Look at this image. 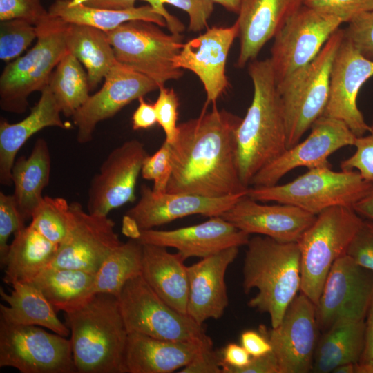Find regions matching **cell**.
I'll return each instance as SVG.
<instances>
[{"instance_id":"obj_9","label":"cell","mask_w":373,"mask_h":373,"mask_svg":"<svg viewBox=\"0 0 373 373\" xmlns=\"http://www.w3.org/2000/svg\"><path fill=\"white\" fill-rule=\"evenodd\" d=\"M120 64L141 73L159 86L184 74L174 59L184 43L180 34H166L155 23L133 20L106 32Z\"/></svg>"},{"instance_id":"obj_13","label":"cell","mask_w":373,"mask_h":373,"mask_svg":"<svg viewBox=\"0 0 373 373\" xmlns=\"http://www.w3.org/2000/svg\"><path fill=\"white\" fill-rule=\"evenodd\" d=\"M373 295V272L347 255L333 264L316 306L318 326L328 329L341 321H365Z\"/></svg>"},{"instance_id":"obj_7","label":"cell","mask_w":373,"mask_h":373,"mask_svg":"<svg viewBox=\"0 0 373 373\" xmlns=\"http://www.w3.org/2000/svg\"><path fill=\"white\" fill-rule=\"evenodd\" d=\"M363 221L351 207H330L316 216L297 242L300 251V291L316 306L333 264L345 254Z\"/></svg>"},{"instance_id":"obj_32","label":"cell","mask_w":373,"mask_h":373,"mask_svg":"<svg viewBox=\"0 0 373 373\" xmlns=\"http://www.w3.org/2000/svg\"><path fill=\"white\" fill-rule=\"evenodd\" d=\"M96 273L48 267L32 281L57 312L77 309L96 293Z\"/></svg>"},{"instance_id":"obj_22","label":"cell","mask_w":373,"mask_h":373,"mask_svg":"<svg viewBox=\"0 0 373 373\" xmlns=\"http://www.w3.org/2000/svg\"><path fill=\"white\" fill-rule=\"evenodd\" d=\"M249 236L221 216H213L202 223L173 230H139L133 238L142 244L174 248L185 260L247 245Z\"/></svg>"},{"instance_id":"obj_17","label":"cell","mask_w":373,"mask_h":373,"mask_svg":"<svg viewBox=\"0 0 373 373\" xmlns=\"http://www.w3.org/2000/svg\"><path fill=\"white\" fill-rule=\"evenodd\" d=\"M309 135L262 169L250 182L252 186L277 184L297 167L308 169L330 166L328 157L347 146H354L356 136L342 121L322 115L311 126Z\"/></svg>"},{"instance_id":"obj_26","label":"cell","mask_w":373,"mask_h":373,"mask_svg":"<svg viewBox=\"0 0 373 373\" xmlns=\"http://www.w3.org/2000/svg\"><path fill=\"white\" fill-rule=\"evenodd\" d=\"M213 343L162 340L129 333L124 357L125 373H171L186 366Z\"/></svg>"},{"instance_id":"obj_42","label":"cell","mask_w":373,"mask_h":373,"mask_svg":"<svg viewBox=\"0 0 373 373\" xmlns=\"http://www.w3.org/2000/svg\"><path fill=\"white\" fill-rule=\"evenodd\" d=\"M343 32L344 37L359 53L373 61V10L352 18Z\"/></svg>"},{"instance_id":"obj_38","label":"cell","mask_w":373,"mask_h":373,"mask_svg":"<svg viewBox=\"0 0 373 373\" xmlns=\"http://www.w3.org/2000/svg\"><path fill=\"white\" fill-rule=\"evenodd\" d=\"M30 224L50 242L59 245L72 222L70 204L60 197L44 196L31 216Z\"/></svg>"},{"instance_id":"obj_49","label":"cell","mask_w":373,"mask_h":373,"mask_svg":"<svg viewBox=\"0 0 373 373\" xmlns=\"http://www.w3.org/2000/svg\"><path fill=\"white\" fill-rule=\"evenodd\" d=\"M222 358L213 350V346L202 350L180 373H222Z\"/></svg>"},{"instance_id":"obj_45","label":"cell","mask_w":373,"mask_h":373,"mask_svg":"<svg viewBox=\"0 0 373 373\" xmlns=\"http://www.w3.org/2000/svg\"><path fill=\"white\" fill-rule=\"evenodd\" d=\"M345 254L357 265L373 272V221L363 220Z\"/></svg>"},{"instance_id":"obj_6","label":"cell","mask_w":373,"mask_h":373,"mask_svg":"<svg viewBox=\"0 0 373 373\" xmlns=\"http://www.w3.org/2000/svg\"><path fill=\"white\" fill-rule=\"evenodd\" d=\"M373 189L357 171H334L330 166L308 169L284 184L249 186L247 195L258 202L298 207L312 214L336 206L351 207Z\"/></svg>"},{"instance_id":"obj_56","label":"cell","mask_w":373,"mask_h":373,"mask_svg":"<svg viewBox=\"0 0 373 373\" xmlns=\"http://www.w3.org/2000/svg\"><path fill=\"white\" fill-rule=\"evenodd\" d=\"M352 208L361 216L373 221V189L356 202Z\"/></svg>"},{"instance_id":"obj_23","label":"cell","mask_w":373,"mask_h":373,"mask_svg":"<svg viewBox=\"0 0 373 373\" xmlns=\"http://www.w3.org/2000/svg\"><path fill=\"white\" fill-rule=\"evenodd\" d=\"M248 234H258L283 242H297L316 215L288 204H264L247 194L221 216Z\"/></svg>"},{"instance_id":"obj_11","label":"cell","mask_w":373,"mask_h":373,"mask_svg":"<svg viewBox=\"0 0 373 373\" xmlns=\"http://www.w3.org/2000/svg\"><path fill=\"white\" fill-rule=\"evenodd\" d=\"M343 23L336 15L302 6L274 37L269 59L276 85L312 61Z\"/></svg>"},{"instance_id":"obj_58","label":"cell","mask_w":373,"mask_h":373,"mask_svg":"<svg viewBox=\"0 0 373 373\" xmlns=\"http://www.w3.org/2000/svg\"><path fill=\"white\" fill-rule=\"evenodd\" d=\"M357 364V363H356ZM356 363H345L336 367L332 372L334 373H356Z\"/></svg>"},{"instance_id":"obj_55","label":"cell","mask_w":373,"mask_h":373,"mask_svg":"<svg viewBox=\"0 0 373 373\" xmlns=\"http://www.w3.org/2000/svg\"><path fill=\"white\" fill-rule=\"evenodd\" d=\"M137 0H73L72 3H82L86 6L115 10H124L135 7Z\"/></svg>"},{"instance_id":"obj_50","label":"cell","mask_w":373,"mask_h":373,"mask_svg":"<svg viewBox=\"0 0 373 373\" xmlns=\"http://www.w3.org/2000/svg\"><path fill=\"white\" fill-rule=\"evenodd\" d=\"M222 373H279L277 358L273 352L259 357H251L245 367L238 369L221 364Z\"/></svg>"},{"instance_id":"obj_40","label":"cell","mask_w":373,"mask_h":373,"mask_svg":"<svg viewBox=\"0 0 373 373\" xmlns=\"http://www.w3.org/2000/svg\"><path fill=\"white\" fill-rule=\"evenodd\" d=\"M172 171L170 145L164 141L153 155H148L144 159L141 175L144 179L153 182L154 193H163L167 191Z\"/></svg>"},{"instance_id":"obj_33","label":"cell","mask_w":373,"mask_h":373,"mask_svg":"<svg viewBox=\"0 0 373 373\" xmlns=\"http://www.w3.org/2000/svg\"><path fill=\"white\" fill-rule=\"evenodd\" d=\"M365 321H341L327 329L316 347L312 372H332L343 364L358 363L365 344Z\"/></svg>"},{"instance_id":"obj_54","label":"cell","mask_w":373,"mask_h":373,"mask_svg":"<svg viewBox=\"0 0 373 373\" xmlns=\"http://www.w3.org/2000/svg\"><path fill=\"white\" fill-rule=\"evenodd\" d=\"M221 364L233 369L246 366L251 356L240 345L229 343L222 350Z\"/></svg>"},{"instance_id":"obj_39","label":"cell","mask_w":373,"mask_h":373,"mask_svg":"<svg viewBox=\"0 0 373 373\" xmlns=\"http://www.w3.org/2000/svg\"><path fill=\"white\" fill-rule=\"evenodd\" d=\"M37 38L35 25L23 19L1 21L0 59L10 61L20 55Z\"/></svg>"},{"instance_id":"obj_15","label":"cell","mask_w":373,"mask_h":373,"mask_svg":"<svg viewBox=\"0 0 373 373\" xmlns=\"http://www.w3.org/2000/svg\"><path fill=\"white\" fill-rule=\"evenodd\" d=\"M318 326L316 305L301 293L291 301L278 326L270 329L260 327L272 347L279 373L312 372Z\"/></svg>"},{"instance_id":"obj_51","label":"cell","mask_w":373,"mask_h":373,"mask_svg":"<svg viewBox=\"0 0 373 373\" xmlns=\"http://www.w3.org/2000/svg\"><path fill=\"white\" fill-rule=\"evenodd\" d=\"M365 318L364 348L356 373H367L373 369V295Z\"/></svg>"},{"instance_id":"obj_46","label":"cell","mask_w":373,"mask_h":373,"mask_svg":"<svg viewBox=\"0 0 373 373\" xmlns=\"http://www.w3.org/2000/svg\"><path fill=\"white\" fill-rule=\"evenodd\" d=\"M49 15L41 0H0V21L23 19L37 25Z\"/></svg>"},{"instance_id":"obj_25","label":"cell","mask_w":373,"mask_h":373,"mask_svg":"<svg viewBox=\"0 0 373 373\" xmlns=\"http://www.w3.org/2000/svg\"><path fill=\"white\" fill-rule=\"evenodd\" d=\"M305 0H242L238 17L240 52L237 66L255 60L263 46L304 5Z\"/></svg>"},{"instance_id":"obj_29","label":"cell","mask_w":373,"mask_h":373,"mask_svg":"<svg viewBox=\"0 0 373 373\" xmlns=\"http://www.w3.org/2000/svg\"><path fill=\"white\" fill-rule=\"evenodd\" d=\"M10 294L0 288L1 299L8 305H0V320L18 325L44 327L68 337L70 330L57 315V311L43 293L32 282L17 281Z\"/></svg>"},{"instance_id":"obj_24","label":"cell","mask_w":373,"mask_h":373,"mask_svg":"<svg viewBox=\"0 0 373 373\" xmlns=\"http://www.w3.org/2000/svg\"><path fill=\"white\" fill-rule=\"evenodd\" d=\"M231 247L187 267L189 295L186 314L203 325L208 319H218L228 303L225 274L238 254Z\"/></svg>"},{"instance_id":"obj_43","label":"cell","mask_w":373,"mask_h":373,"mask_svg":"<svg viewBox=\"0 0 373 373\" xmlns=\"http://www.w3.org/2000/svg\"><path fill=\"white\" fill-rule=\"evenodd\" d=\"M368 134L356 137L354 153L341 162V170L357 171L365 180L373 182V117Z\"/></svg>"},{"instance_id":"obj_19","label":"cell","mask_w":373,"mask_h":373,"mask_svg":"<svg viewBox=\"0 0 373 373\" xmlns=\"http://www.w3.org/2000/svg\"><path fill=\"white\" fill-rule=\"evenodd\" d=\"M373 76V61L343 37L332 65L328 102L323 115L343 122L356 137L370 128L357 106L361 86Z\"/></svg>"},{"instance_id":"obj_57","label":"cell","mask_w":373,"mask_h":373,"mask_svg":"<svg viewBox=\"0 0 373 373\" xmlns=\"http://www.w3.org/2000/svg\"><path fill=\"white\" fill-rule=\"evenodd\" d=\"M223 6L227 10L238 14L242 0H211Z\"/></svg>"},{"instance_id":"obj_44","label":"cell","mask_w":373,"mask_h":373,"mask_svg":"<svg viewBox=\"0 0 373 373\" xmlns=\"http://www.w3.org/2000/svg\"><path fill=\"white\" fill-rule=\"evenodd\" d=\"M12 195L0 192V261L3 265L7 255L10 236L25 227Z\"/></svg>"},{"instance_id":"obj_47","label":"cell","mask_w":373,"mask_h":373,"mask_svg":"<svg viewBox=\"0 0 373 373\" xmlns=\"http://www.w3.org/2000/svg\"><path fill=\"white\" fill-rule=\"evenodd\" d=\"M304 5L336 15L344 23L373 10V0H305Z\"/></svg>"},{"instance_id":"obj_1","label":"cell","mask_w":373,"mask_h":373,"mask_svg":"<svg viewBox=\"0 0 373 373\" xmlns=\"http://www.w3.org/2000/svg\"><path fill=\"white\" fill-rule=\"evenodd\" d=\"M242 118L216 106L178 124L170 145L172 174L166 192L221 198L247 193L239 176L236 131Z\"/></svg>"},{"instance_id":"obj_31","label":"cell","mask_w":373,"mask_h":373,"mask_svg":"<svg viewBox=\"0 0 373 373\" xmlns=\"http://www.w3.org/2000/svg\"><path fill=\"white\" fill-rule=\"evenodd\" d=\"M51 169L50 153L48 142L38 138L28 157L21 156L12 169V194L17 209L26 221L31 216L44 196V189L48 184Z\"/></svg>"},{"instance_id":"obj_18","label":"cell","mask_w":373,"mask_h":373,"mask_svg":"<svg viewBox=\"0 0 373 373\" xmlns=\"http://www.w3.org/2000/svg\"><path fill=\"white\" fill-rule=\"evenodd\" d=\"M148 153L137 140L124 142L107 155L90 181L87 211L108 216L110 211L133 202L135 186Z\"/></svg>"},{"instance_id":"obj_4","label":"cell","mask_w":373,"mask_h":373,"mask_svg":"<svg viewBox=\"0 0 373 373\" xmlns=\"http://www.w3.org/2000/svg\"><path fill=\"white\" fill-rule=\"evenodd\" d=\"M242 274L245 294L258 292L247 305L269 314L271 327L281 322L300 290V251L298 242H283L265 236L249 238Z\"/></svg>"},{"instance_id":"obj_35","label":"cell","mask_w":373,"mask_h":373,"mask_svg":"<svg viewBox=\"0 0 373 373\" xmlns=\"http://www.w3.org/2000/svg\"><path fill=\"white\" fill-rule=\"evenodd\" d=\"M48 11L50 15L60 18L66 23L88 26L106 32L133 20H143L155 23L159 26H166L164 18L156 12L150 5L115 10L56 0Z\"/></svg>"},{"instance_id":"obj_3","label":"cell","mask_w":373,"mask_h":373,"mask_svg":"<svg viewBox=\"0 0 373 373\" xmlns=\"http://www.w3.org/2000/svg\"><path fill=\"white\" fill-rule=\"evenodd\" d=\"M64 314L77 372L125 373L128 333L117 296L97 293L77 309Z\"/></svg>"},{"instance_id":"obj_8","label":"cell","mask_w":373,"mask_h":373,"mask_svg":"<svg viewBox=\"0 0 373 373\" xmlns=\"http://www.w3.org/2000/svg\"><path fill=\"white\" fill-rule=\"evenodd\" d=\"M343 37V29L336 30L312 61L277 85L284 112L287 149L298 143L323 115L329 98L333 59Z\"/></svg>"},{"instance_id":"obj_37","label":"cell","mask_w":373,"mask_h":373,"mask_svg":"<svg viewBox=\"0 0 373 373\" xmlns=\"http://www.w3.org/2000/svg\"><path fill=\"white\" fill-rule=\"evenodd\" d=\"M142 244L134 238L122 242L106 258L95 276V293L117 296L129 280L142 275Z\"/></svg>"},{"instance_id":"obj_52","label":"cell","mask_w":373,"mask_h":373,"mask_svg":"<svg viewBox=\"0 0 373 373\" xmlns=\"http://www.w3.org/2000/svg\"><path fill=\"white\" fill-rule=\"evenodd\" d=\"M240 343L251 357H259L272 352L269 341L260 331L243 332L240 336Z\"/></svg>"},{"instance_id":"obj_10","label":"cell","mask_w":373,"mask_h":373,"mask_svg":"<svg viewBox=\"0 0 373 373\" xmlns=\"http://www.w3.org/2000/svg\"><path fill=\"white\" fill-rule=\"evenodd\" d=\"M117 298L128 334L174 341L213 343L203 325L166 303L142 275L126 282Z\"/></svg>"},{"instance_id":"obj_53","label":"cell","mask_w":373,"mask_h":373,"mask_svg":"<svg viewBox=\"0 0 373 373\" xmlns=\"http://www.w3.org/2000/svg\"><path fill=\"white\" fill-rule=\"evenodd\" d=\"M138 101L139 105L132 116V127L135 131L149 128L157 122L154 105L147 103L143 97Z\"/></svg>"},{"instance_id":"obj_48","label":"cell","mask_w":373,"mask_h":373,"mask_svg":"<svg viewBox=\"0 0 373 373\" xmlns=\"http://www.w3.org/2000/svg\"><path fill=\"white\" fill-rule=\"evenodd\" d=\"M150 3L158 2L171 4L185 11L189 17V30L200 32L207 26V21L213 11L214 3L211 0H143Z\"/></svg>"},{"instance_id":"obj_60","label":"cell","mask_w":373,"mask_h":373,"mask_svg":"<svg viewBox=\"0 0 373 373\" xmlns=\"http://www.w3.org/2000/svg\"><path fill=\"white\" fill-rule=\"evenodd\" d=\"M64 1H73V0H64Z\"/></svg>"},{"instance_id":"obj_12","label":"cell","mask_w":373,"mask_h":373,"mask_svg":"<svg viewBox=\"0 0 373 373\" xmlns=\"http://www.w3.org/2000/svg\"><path fill=\"white\" fill-rule=\"evenodd\" d=\"M0 367L21 373H75L70 338L35 325L0 320Z\"/></svg>"},{"instance_id":"obj_16","label":"cell","mask_w":373,"mask_h":373,"mask_svg":"<svg viewBox=\"0 0 373 373\" xmlns=\"http://www.w3.org/2000/svg\"><path fill=\"white\" fill-rule=\"evenodd\" d=\"M72 222L69 231L59 245L49 267L96 273L106 258L122 242L108 216L86 211L77 202L70 203Z\"/></svg>"},{"instance_id":"obj_41","label":"cell","mask_w":373,"mask_h":373,"mask_svg":"<svg viewBox=\"0 0 373 373\" xmlns=\"http://www.w3.org/2000/svg\"><path fill=\"white\" fill-rule=\"evenodd\" d=\"M158 90V97L153 104L157 121L164 132V141L171 144L175 140L178 131L177 120L179 100L173 88H166L164 86Z\"/></svg>"},{"instance_id":"obj_21","label":"cell","mask_w":373,"mask_h":373,"mask_svg":"<svg viewBox=\"0 0 373 373\" xmlns=\"http://www.w3.org/2000/svg\"><path fill=\"white\" fill-rule=\"evenodd\" d=\"M238 33L236 21L229 27L207 28L184 43L174 59L177 68L193 72L201 81L207 94V105L215 103L229 86L227 59Z\"/></svg>"},{"instance_id":"obj_20","label":"cell","mask_w":373,"mask_h":373,"mask_svg":"<svg viewBox=\"0 0 373 373\" xmlns=\"http://www.w3.org/2000/svg\"><path fill=\"white\" fill-rule=\"evenodd\" d=\"M157 89L159 86L154 81L117 61L105 77L101 89L90 95L73 115L77 128V142H90L100 122L113 117L135 99Z\"/></svg>"},{"instance_id":"obj_5","label":"cell","mask_w":373,"mask_h":373,"mask_svg":"<svg viewBox=\"0 0 373 373\" xmlns=\"http://www.w3.org/2000/svg\"><path fill=\"white\" fill-rule=\"evenodd\" d=\"M68 23L48 15L36 26L35 46L23 56L12 60L0 77V108L15 114L25 113L28 97L48 85L54 69L68 52L66 33Z\"/></svg>"},{"instance_id":"obj_28","label":"cell","mask_w":373,"mask_h":373,"mask_svg":"<svg viewBox=\"0 0 373 373\" xmlns=\"http://www.w3.org/2000/svg\"><path fill=\"white\" fill-rule=\"evenodd\" d=\"M177 252L142 244V276L152 289L176 311L186 314L189 295L187 266Z\"/></svg>"},{"instance_id":"obj_34","label":"cell","mask_w":373,"mask_h":373,"mask_svg":"<svg viewBox=\"0 0 373 373\" xmlns=\"http://www.w3.org/2000/svg\"><path fill=\"white\" fill-rule=\"evenodd\" d=\"M66 40L68 52L85 68L90 89H94L117 62L106 32L68 23Z\"/></svg>"},{"instance_id":"obj_27","label":"cell","mask_w":373,"mask_h":373,"mask_svg":"<svg viewBox=\"0 0 373 373\" xmlns=\"http://www.w3.org/2000/svg\"><path fill=\"white\" fill-rule=\"evenodd\" d=\"M61 109L47 85L41 92L37 103L29 115L19 122L10 124L3 119L0 122V182L12 184V169L16 155L27 140L46 127L69 128L61 117Z\"/></svg>"},{"instance_id":"obj_14","label":"cell","mask_w":373,"mask_h":373,"mask_svg":"<svg viewBox=\"0 0 373 373\" xmlns=\"http://www.w3.org/2000/svg\"><path fill=\"white\" fill-rule=\"evenodd\" d=\"M137 204L124 216L123 231L133 238L139 230L151 229L192 215L220 216L247 193L209 198L184 193H155L145 184Z\"/></svg>"},{"instance_id":"obj_36","label":"cell","mask_w":373,"mask_h":373,"mask_svg":"<svg viewBox=\"0 0 373 373\" xmlns=\"http://www.w3.org/2000/svg\"><path fill=\"white\" fill-rule=\"evenodd\" d=\"M48 86L66 117H73L90 97L87 73L80 61L69 52L54 69Z\"/></svg>"},{"instance_id":"obj_59","label":"cell","mask_w":373,"mask_h":373,"mask_svg":"<svg viewBox=\"0 0 373 373\" xmlns=\"http://www.w3.org/2000/svg\"><path fill=\"white\" fill-rule=\"evenodd\" d=\"M367 373H373V369L369 370Z\"/></svg>"},{"instance_id":"obj_2","label":"cell","mask_w":373,"mask_h":373,"mask_svg":"<svg viewBox=\"0 0 373 373\" xmlns=\"http://www.w3.org/2000/svg\"><path fill=\"white\" fill-rule=\"evenodd\" d=\"M248 73L254 94L236 131V156L241 182L249 188L256 173L287 147L283 104L269 58L250 61Z\"/></svg>"},{"instance_id":"obj_30","label":"cell","mask_w":373,"mask_h":373,"mask_svg":"<svg viewBox=\"0 0 373 373\" xmlns=\"http://www.w3.org/2000/svg\"><path fill=\"white\" fill-rule=\"evenodd\" d=\"M9 245L3 266V281L12 285L17 281L32 282L55 259L59 245L43 236L30 224L15 234Z\"/></svg>"}]
</instances>
